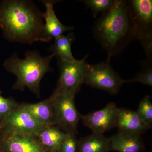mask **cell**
<instances>
[{"label": "cell", "mask_w": 152, "mask_h": 152, "mask_svg": "<svg viewBox=\"0 0 152 152\" xmlns=\"http://www.w3.org/2000/svg\"><path fill=\"white\" fill-rule=\"evenodd\" d=\"M1 152H48L35 135H17L0 132Z\"/></svg>", "instance_id": "30bf717a"}, {"label": "cell", "mask_w": 152, "mask_h": 152, "mask_svg": "<svg viewBox=\"0 0 152 152\" xmlns=\"http://www.w3.org/2000/svg\"><path fill=\"white\" fill-rule=\"evenodd\" d=\"M42 12L29 1L6 0L0 3V28L11 42L31 44L41 41Z\"/></svg>", "instance_id": "6da1fadb"}, {"label": "cell", "mask_w": 152, "mask_h": 152, "mask_svg": "<svg viewBox=\"0 0 152 152\" xmlns=\"http://www.w3.org/2000/svg\"><path fill=\"white\" fill-rule=\"evenodd\" d=\"M54 56L53 53L44 57L37 51H28L24 58L20 59L14 53L3 65L7 71L16 76L14 89L23 91L28 88L39 96L41 80L45 74L53 70L50 64Z\"/></svg>", "instance_id": "3957f363"}, {"label": "cell", "mask_w": 152, "mask_h": 152, "mask_svg": "<svg viewBox=\"0 0 152 152\" xmlns=\"http://www.w3.org/2000/svg\"><path fill=\"white\" fill-rule=\"evenodd\" d=\"M110 58L106 61L95 64L86 65L83 83L89 86L115 94L125 83L110 63Z\"/></svg>", "instance_id": "277c9868"}, {"label": "cell", "mask_w": 152, "mask_h": 152, "mask_svg": "<svg viewBox=\"0 0 152 152\" xmlns=\"http://www.w3.org/2000/svg\"><path fill=\"white\" fill-rule=\"evenodd\" d=\"M19 105L12 98L3 97L0 91V122Z\"/></svg>", "instance_id": "44dd1931"}, {"label": "cell", "mask_w": 152, "mask_h": 152, "mask_svg": "<svg viewBox=\"0 0 152 152\" xmlns=\"http://www.w3.org/2000/svg\"><path fill=\"white\" fill-rule=\"evenodd\" d=\"M116 0H83L81 1L87 7L90 8L94 18H96L100 13L110 10L115 4Z\"/></svg>", "instance_id": "d6986e66"}, {"label": "cell", "mask_w": 152, "mask_h": 152, "mask_svg": "<svg viewBox=\"0 0 152 152\" xmlns=\"http://www.w3.org/2000/svg\"><path fill=\"white\" fill-rule=\"evenodd\" d=\"M0 152H1V149H0Z\"/></svg>", "instance_id": "603a6c76"}, {"label": "cell", "mask_w": 152, "mask_h": 152, "mask_svg": "<svg viewBox=\"0 0 152 152\" xmlns=\"http://www.w3.org/2000/svg\"><path fill=\"white\" fill-rule=\"evenodd\" d=\"M78 152H110V140L103 134L92 133L78 140Z\"/></svg>", "instance_id": "2e32d148"}, {"label": "cell", "mask_w": 152, "mask_h": 152, "mask_svg": "<svg viewBox=\"0 0 152 152\" xmlns=\"http://www.w3.org/2000/svg\"><path fill=\"white\" fill-rule=\"evenodd\" d=\"M93 34L110 58L137 39L129 1L116 0L95 22Z\"/></svg>", "instance_id": "7a4b0ae2"}, {"label": "cell", "mask_w": 152, "mask_h": 152, "mask_svg": "<svg viewBox=\"0 0 152 152\" xmlns=\"http://www.w3.org/2000/svg\"><path fill=\"white\" fill-rule=\"evenodd\" d=\"M58 152H78V142L76 134H66Z\"/></svg>", "instance_id": "7402d4cb"}, {"label": "cell", "mask_w": 152, "mask_h": 152, "mask_svg": "<svg viewBox=\"0 0 152 152\" xmlns=\"http://www.w3.org/2000/svg\"><path fill=\"white\" fill-rule=\"evenodd\" d=\"M136 38L140 42L148 58L152 57V1H129Z\"/></svg>", "instance_id": "5b68a950"}, {"label": "cell", "mask_w": 152, "mask_h": 152, "mask_svg": "<svg viewBox=\"0 0 152 152\" xmlns=\"http://www.w3.org/2000/svg\"><path fill=\"white\" fill-rule=\"evenodd\" d=\"M53 101L54 124L66 134L77 133V125L81 115L76 108L75 96L54 92L51 95Z\"/></svg>", "instance_id": "8992f818"}, {"label": "cell", "mask_w": 152, "mask_h": 152, "mask_svg": "<svg viewBox=\"0 0 152 152\" xmlns=\"http://www.w3.org/2000/svg\"><path fill=\"white\" fill-rule=\"evenodd\" d=\"M45 126L19 104L0 122V132L17 135H36Z\"/></svg>", "instance_id": "ba28073f"}, {"label": "cell", "mask_w": 152, "mask_h": 152, "mask_svg": "<svg viewBox=\"0 0 152 152\" xmlns=\"http://www.w3.org/2000/svg\"><path fill=\"white\" fill-rule=\"evenodd\" d=\"M118 108L115 103L110 102L104 108L82 115L83 124L93 133L103 134L116 127Z\"/></svg>", "instance_id": "9c48e42d"}, {"label": "cell", "mask_w": 152, "mask_h": 152, "mask_svg": "<svg viewBox=\"0 0 152 152\" xmlns=\"http://www.w3.org/2000/svg\"><path fill=\"white\" fill-rule=\"evenodd\" d=\"M20 105L44 126H47L54 125L53 101L52 96L48 99L36 103Z\"/></svg>", "instance_id": "5bb4252c"}, {"label": "cell", "mask_w": 152, "mask_h": 152, "mask_svg": "<svg viewBox=\"0 0 152 152\" xmlns=\"http://www.w3.org/2000/svg\"><path fill=\"white\" fill-rule=\"evenodd\" d=\"M111 151L118 152H143L145 150L141 136L119 132L110 138Z\"/></svg>", "instance_id": "4fadbf2b"}, {"label": "cell", "mask_w": 152, "mask_h": 152, "mask_svg": "<svg viewBox=\"0 0 152 152\" xmlns=\"http://www.w3.org/2000/svg\"><path fill=\"white\" fill-rule=\"evenodd\" d=\"M55 39L54 43L48 49L49 51L52 52L58 58L70 62L75 61L71 50L72 44L75 39L73 33H69L67 35H62Z\"/></svg>", "instance_id": "e0dca14e"}, {"label": "cell", "mask_w": 152, "mask_h": 152, "mask_svg": "<svg viewBox=\"0 0 152 152\" xmlns=\"http://www.w3.org/2000/svg\"><path fill=\"white\" fill-rule=\"evenodd\" d=\"M141 70L132 79L125 80V83H140L142 84L152 86V58L143 61Z\"/></svg>", "instance_id": "ac0fdd59"}, {"label": "cell", "mask_w": 152, "mask_h": 152, "mask_svg": "<svg viewBox=\"0 0 152 152\" xmlns=\"http://www.w3.org/2000/svg\"><path fill=\"white\" fill-rule=\"evenodd\" d=\"M116 128L119 132L139 136L150 129L136 111L125 108L118 109Z\"/></svg>", "instance_id": "7c38bea8"}, {"label": "cell", "mask_w": 152, "mask_h": 152, "mask_svg": "<svg viewBox=\"0 0 152 152\" xmlns=\"http://www.w3.org/2000/svg\"><path fill=\"white\" fill-rule=\"evenodd\" d=\"M136 112L143 121L151 129L152 126V103L150 96L146 95L142 99Z\"/></svg>", "instance_id": "ffe728a7"}, {"label": "cell", "mask_w": 152, "mask_h": 152, "mask_svg": "<svg viewBox=\"0 0 152 152\" xmlns=\"http://www.w3.org/2000/svg\"><path fill=\"white\" fill-rule=\"evenodd\" d=\"M46 7V11L42 14L45 24L41 37L42 42H50L52 39L63 35L64 33L74 29L73 26H67L63 25L58 18L54 10L53 5L58 1H42Z\"/></svg>", "instance_id": "8fae6325"}, {"label": "cell", "mask_w": 152, "mask_h": 152, "mask_svg": "<svg viewBox=\"0 0 152 152\" xmlns=\"http://www.w3.org/2000/svg\"><path fill=\"white\" fill-rule=\"evenodd\" d=\"M88 56L73 62L58 58L60 76L55 92L75 96L83 83Z\"/></svg>", "instance_id": "52a82bcc"}, {"label": "cell", "mask_w": 152, "mask_h": 152, "mask_svg": "<svg viewBox=\"0 0 152 152\" xmlns=\"http://www.w3.org/2000/svg\"><path fill=\"white\" fill-rule=\"evenodd\" d=\"M66 134L55 125L47 126L35 135L48 152H58Z\"/></svg>", "instance_id": "9a60e30c"}]
</instances>
